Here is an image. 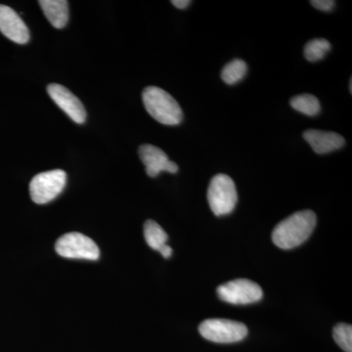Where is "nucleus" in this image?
I'll return each mask as SVG.
<instances>
[{
	"instance_id": "nucleus-1",
	"label": "nucleus",
	"mask_w": 352,
	"mask_h": 352,
	"mask_svg": "<svg viewBox=\"0 0 352 352\" xmlns=\"http://www.w3.org/2000/svg\"><path fill=\"white\" fill-rule=\"evenodd\" d=\"M316 222V214L312 210H302L289 215L275 227L272 233L273 243L283 250L298 247L310 237Z\"/></svg>"
},
{
	"instance_id": "nucleus-19",
	"label": "nucleus",
	"mask_w": 352,
	"mask_h": 352,
	"mask_svg": "<svg viewBox=\"0 0 352 352\" xmlns=\"http://www.w3.org/2000/svg\"><path fill=\"white\" fill-rule=\"evenodd\" d=\"M171 3H173V6H175L176 8L185 9L191 4V1H189V0H173Z\"/></svg>"
},
{
	"instance_id": "nucleus-18",
	"label": "nucleus",
	"mask_w": 352,
	"mask_h": 352,
	"mask_svg": "<svg viewBox=\"0 0 352 352\" xmlns=\"http://www.w3.org/2000/svg\"><path fill=\"white\" fill-rule=\"evenodd\" d=\"M310 4L318 10L329 12V11H332L335 8L336 2L333 0H312V1H310Z\"/></svg>"
},
{
	"instance_id": "nucleus-10",
	"label": "nucleus",
	"mask_w": 352,
	"mask_h": 352,
	"mask_svg": "<svg viewBox=\"0 0 352 352\" xmlns=\"http://www.w3.org/2000/svg\"><path fill=\"white\" fill-rule=\"evenodd\" d=\"M0 32L7 38L18 44L30 41V31L18 13L9 6L0 4Z\"/></svg>"
},
{
	"instance_id": "nucleus-2",
	"label": "nucleus",
	"mask_w": 352,
	"mask_h": 352,
	"mask_svg": "<svg viewBox=\"0 0 352 352\" xmlns=\"http://www.w3.org/2000/svg\"><path fill=\"white\" fill-rule=\"evenodd\" d=\"M146 111L157 122L166 126H177L183 120L179 104L170 94L162 88L146 87L142 94Z\"/></svg>"
},
{
	"instance_id": "nucleus-15",
	"label": "nucleus",
	"mask_w": 352,
	"mask_h": 352,
	"mask_svg": "<svg viewBox=\"0 0 352 352\" xmlns=\"http://www.w3.org/2000/svg\"><path fill=\"white\" fill-rule=\"evenodd\" d=\"M247 72L248 66L245 61L241 59H234L222 69L221 78L227 85H235L245 78Z\"/></svg>"
},
{
	"instance_id": "nucleus-9",
	"label": "nucleus",
	"mask_w": 352,
	"mask_h": 352,
	"mask_svg": "<svg viewBox=\"0 0 352 352\" xmlns=\"http://www.w3.org/2000/svg\"><path fill=\"white\" fill-rule=\"evenodd\" d=\"M139 157L144 164L146 173L150 177H156L162 171L176 173L178 166L170 161L166 153L154 145L144 144L139 148Z\"/></svg>"
},
{
	"instance_id": "nucleus-14",
	"label": "nucleus",
	"mask_w": 352,
	"mask_h": 352,
	"mask_svg": "<svg viewBox=\"0 0 352 352\" xmlns=\"http://www.w3.org/2000/svg\"><path fill=\"white\" fill-rule=\"evenodd\" d=\"M292 108L303 115L314 117L318 115L321 111L320 102L311 94H302L293 97L291 99Z\"/></svg>"
},
{
	"instance_id": "nucleus-6",
	"label": "nucleus",
	"mask_w": 352,
	"mask_h": 352,
	"mask_svg": "<svg viewBox=\"0 0 352 352\" xmlns=\"http://www.w3.org/2000/svg\"><path fill=\"white\" fill-rule=\"evenodd\" d=\"M55 251L66 258L97 261L100 250L94 240L78 232H69L60 237L55 244Z\"/></svg>"
},
{
	"instance_id": "nucleus-17",
	"label": "nucleus",
	"mask_w": 352,
	"mask_h": 352,
	"mask_svg": "<svg viewBox=\"0 0 352 352\" xmlns=\"http://www.w3.org/2000/svg\"><path fill=\"white\" fill-rule=\"evenodd\" d=\"M333 339L340 349L346 352H352V327L349 324H338L333 328Z\"/></svg>"
},
{
	"instance_id": "nucleus-4",
	"label": "nucleus",
	"mask_w": 352,
	"mask_h": 352,
	"mask_svg": "<svg viewBox=\"0 0 352 352\" xmlns=\"http://www.w3.org/2000/svg\"><path fill=\"white\" fill-rule=\"evenodd\" d=\"M201 337L217 344L241 342L248 336V328L241 322L229 319L212 318L201 322L199 326Z\"/></svg>"
},
{
	"instance_id": "nucleus-16",
	"label": "nucleus",
	"mask_w": 352,
	"mask_h": 352,
	"mask_svg": "<svg viewBox=\"0 0 352 352\" xmlns=\"http://www.w3.org/2000/svg\"><path fill=\"white\" fill-rule=\"evenodd\" d=\"M331 50V43L325 38L308 41L305 47V57L307 61L317 62L323 59Z\"/></svg>"
},
{
	"instance_id": "nucleus-8",
	"label": "nucleus",
	"mask_w": 352,
	"mask_h": 352,
	"mask_svg": "<svg viewBox=\"0 0 352 352\" xmlns=\"http://www.w3.org/2000/svg\"><path fill=\"white\" fill-rule=\"evenodd\" d=\"M47 92L58 107L62 109L73 122L80 124L85 122L87 111L83 104L68 88L58 83H51L47 87Z\"/></svg>"
},
{
	"instance_id": "nucleus-13",
	"label": "nucleus",
	"mask_w": 352,
	"mask_h": 352,
	"mask_svg": "<svg viewBox=\"0 0 352 352\" xmlns=\"http://www.w3.org/2000/svg\"><path fill=\"white\" fill-rule=\"evenodd\" d=\"M144 238L151 249L161 252L168 240V234L154 220H147L144 224Z\"/></svg>"
},
{
	"instance_id": "nucleus-7",
	"label": "nucleus",
	"mask_w": 352,
	"mask_h": 352,
	"mask_svg": "<svg viewBox=\"0 0 352 352\" xmlns=\"http://www.w3.org/2000/svg\"><path fill=\"white\" fill-rule=\"evenodd\" d=\"M217 292L220 300L236 305L258 302L263 296V289L258 284L243 278L220 285Z\"/></svg>"
},
{
	"instance_id": "nucleus-3",
	"label": "nucleus",
	"mask_w": 352,
	"mask_h": 352,
	"mask_svg": "<svg viewBox=\"0 0 352 352\" xmlns=\"http://www.w3.org/2000/svg\"><path fill=\"white\" fill-rule=\"evenodd\" d=\"M207 196L210 210L217 217L231 214L237 205L235 183L226 175H217L212 178Z\"/></svg>"
},
{
	"instance_id": "nucleus-5",
	"label": "nucleus",
	"mask_w": 352,
	"mask_h": 352,
	"mask_svg": "<svg viewBox=\"0 0 352 352\" xmlns=\"http://www.w3.org/2000/svg\"><path fill=\"white\" fill-rule=\"evenodd\" d=\"M67 183L64 170H53L38 173L30 183L32 200L38 205L50 203L63 191Z\"/></svg>"
},
{
	"instance_id": "nucleus-11",
	"label": "nucleus",
	"mask_w": 352,
	"mask_h": 352,
	"mask_svg": "<svg viewBox=\"0 0 352 352\" xmlns=\"http://www.w3.org/2000/svg\"><path fill=\"white\" fill-rule=\"evenodd\" d=\"M303 138L317 154H328L344 147V138L335 132L308 129L303 132Z\"/></svg>"
},
{
	"instance_id": "nucleus-20",
	"label": "nucleus",
	"mask_w": 352,
	"mask_h": 352,
	"mask_svg": "<svg viewBox=\"0 0 352 352\" xmlns=\"http://www.w3.org/2000/svg\"><path fill=\"white\" fill-rule=\"evenodd\" d=\"M351 85H352V80H351V82H349V90H351Z\"/></svg>"
},
{
	"instance_id": "nucleus-12",
	"label": "nucleus",
	"mask_w": 352,
	"mask_h": 352,
	"mask_svg": "<svg viewBox=\"0 0 352 352\" xmlns=\"http://www.w3.org/2000/svg\"><path fill=\"white\" fill-rule=\"evenodd\" d=\"M39 6L51 25L63 29L69 21V2L67 0H41Z\"/></svg>"
}]
</instances>
